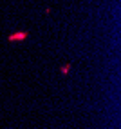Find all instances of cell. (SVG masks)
Returning a JSON list of instances; mask_svg holds the SVG:
<instances>
[{
    "label": "cell",
    "instance_id": "obj_1",
    "mask_svg": "<svg viewBox=\"0 0 121 129\" xmlns=\"http://www.w3.org/2000/svg\"><path fill=\"white\" fill-rule=\"evenodd\" d=\"M27 38V33L25 31H18V33H15V35L9 37V42H16V40H25Z\"/></svg>",
    "mask_w": 121,
    "mask_h": 129
}]
</instances>
